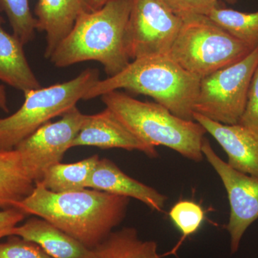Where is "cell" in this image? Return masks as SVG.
Here are the masks:
<instances>
[{"mask_svg":"<svg viewBox=\"0 0 258 258\" xmlns=\"http://www.w3.org/2000/svg\"><path fill=\"white\" fill-rule=\"evenodd\" d=\"M130 199L86 189L53 192L35 182L33 191L15 208L40 217L93 249L123 222Z\"/></svg>","mask_w":258,"mask_h":258,"instance_id":"cell-1","label":"cell"},{"mask_svg":"<svg viewBox=\"0 0 258 258\" xmlns=\"http://www.w3.org/2000/svg\"><path fill=\"white\" fill-rule=\"evenodd\" d=\"M130 10L131 0H110L96 11L83 10L50 56V62L63 69L96 61L108 77L118 74L131 60L126 41Z\"/></svg>","mask_w":258,"mask_h":258,"instance_id":"cell-2","label":"cell"},{"mask_svg":"<svg viewBox=\"0 0 258 258\" xmlns=\"http://www.w3.org/2000/svg\"><path fill=\"white\" fill-rule=\"evenodd\" d=\"M200 80L168 55L149 56L132 60L118 74L97 81L83 100L124 89L151 97L173 114L192 120Z\"/></svg>","mask_w":258,"mask_h":258,"instance_id":"cell-3","label":"cell"},{"mask_svg":"<svg viewBox=\"0 0 258 258\" xmlns=\"http://www.w3.org/2000/svg\"><path fill=\"white\" fill-rule=\"evenodd\" d=\"M101 98L106 108L144 143L169 148L195 162L205 158L202 145L207 132L196 120L183 119L159 103L139 101L119 91Z\"/></svg>","mask_w":258,"mask_h":258,"instance_id":"cell-4","label":"cell"},{"mask_svg":"<svg viewBox=\"0 0 258 258\" xmlns=\"http://www.w3.org/2000/svg\"><path fill=\"white\" fill-rule=\"evenodd\" d=\"M99 76L98 69H88L66 82L24 93L18 111L0 118V152L13 150L42 125L76 106Z\"/></svg>","mask_w":258,"mask_h":258,"instance_id":"cell-5","label":"cell"},{"mask_svg":"<svg viewBox=\"0 0 258 258\" xmlns=\"http://www.w3.org/2000/svg\"><path fill=\"white\" fill-rule=\"evenodd\" d=\"M254 47L240 41L205 15L183 19L168 56L200 79L238 62Z\"/></svg>","mask_w":258,"mask_h":258,"instance_id":"cell-6","label":"cell"},{"mask_svg":"<svg viewBox=\"0 0 258 258\" xmlns=\"http://www.w3.org/2000/svg\"><path fill=\"white\" fill-rule=\"evenodd\" d=\"M257 67L258 45L242 60L200 80L194 112L223 124H237Z\"/></svg>","mask_w":258,"mask_h":258,"instance_id":"cell-7","label":"cell"},{"mask_svg":"<svg viewBox=\"0 0 258 258\" xmlns=\"http://www.w3.org/2000/svg\"><path fill=\"white\" fill-rule=\"evenodd\" d=\"M182 23L161 0H131L126 30L129 58L168 55Z\"/></svg>","mask_w":258,"mask_h":258,"instance_id":"cell-8","label":"cell"},{"mask_svg":"<svg viewBox=\"0 0 258 258\" xmlns=\"http://www.w3.org/2000/svg\"><path fill=\"white\" fill-rule=\"evenodd\" d=\"M204 157L220 176L230 204L226 230L230 235L231 254L237 253L246 231L258 220V177L231 167L215 152L208 139L202 145Z\"/></svg>","mask_w":258,"mask_h":258,"instance_id":"cell-9","label":"cell"},{"mask_svg":"<svg viewBox=\"0 0 258 258\" xmlns=\"http://www.w3.org/2000/svg\"><path fill=\"white\" fill-rule=\"evenodd\" d=\"M85 115L77 106L61 115L60 120L47 122L15 148L21 154L35 182L40 181L50 166L60 162L72 148Z\"/></svg>","mask_w":258,"mask_h":258,"instance_id":"cell-10","label":"cell"},{"mask_svg":"<svg viewBox=\"0 0 258 258\" xmlns=\"http://www.w3.org/2000/svg\"><path fill=\"white\" fill-rule=\"evenodd\" d=\"M76 147L139 151L150 158L159 155L155 147L137 138L106 108L96 114L85 115L81 128L73 142L72 148Z\"/></svg>","mask_w":258,"mask_h":258,"instance_id":"cell-11","label":"cell"},{"mask_svg":"<svg viewBox=\"0 0 258 258\" xmlns=\"http://www.w3.org/2000/svg\"><path fill=\"white\" fill-rule=\"evenodd\" d=\"M227 156V164L236 170L258 177V132L240 124L227 125L194 113Z\"/></svg>","mask_w":258,"mask_h":258,"instance_id":"cell-12","label":"cell"},{"mask_svg":"<svg viewBox=\"0 0 258 258\" xmlns=\"http://www.w3.org/2000/svg\"><path fill=\"white\" fill-rule=\"evenodd\" d=\"M88 188L133 198L153 211L164 210L168 198L157 189L125 174L113 161L100 159L88 183Z\"/></svg>","mask_w":258,"mask_h":258,"instance_id":"cell-13","label":"cell"},{"mask_svg":"<svg viewBox=\"0 0 258 258\" xmlns=\"http://www.w3.org/2000/svg\"><path fill=\"white\" fill-rule=\"evenodd\" d=\"M11 235L35 242L52 258H94L93 249L38 217L16 226Z\"/></svg>","mask_w":258,"mask_h":258,"instance_id":"cell-14","label":"cell"},{"mask_svg":"<svg viewBox=\"0 0 258 258\" xmlns=\"http://www.w3.org/2000/svg\"><path fill=\"white\" fill-rule=\"evenodd\" d=\"M83 0H38L35 8L37 30L45 32V57L50 56L72 30L83 11Z\"/></svg>","mask_w":258,"mask_h":258,"instance_id":"cell-15","label":"cell"},{"mask_svg":"<svg viewBox=\"0 0 258 258\" xmlns=\"http://www.w3.org/2000/svg\"><path fill=\"white\" fill-rule=\"evenodd\" d=\"M0 17V81L23 93L42 88L30 67L24 45L3 27Z\"/></svg>","mask_w":258,"mask_h":258,"instance_id":"cell-16","label":"cell"},{"mask_svg":"<svg viewBox=\"0 0 258 258\" xmlns=\"http://www.w3.org/2000/svg\"><path fill=\"white\" fill-rule=\"evenodd\" d=\"M35 182L16 149L0 152V209L15 208L29 196Z\"/></svg>","mask_w":258,"mask_h":258,"instance_id":"cell-17","label":"cell"},{"mask_svg":"<svg viewBox=\"0 0 258 258\" xmlns=\"http://www.w3.org/2000/svg\"><path fill=\"white\" fill-rule=\"evenodd\" d=\"M94 258H161L154 240H143L134 227L113 231L93 249Z\"/></svg>","mask_w":258,"mask_h":258,"instance_id":"cell-18","label":"cell"},{"mask_svg":"<svg viewBox=\"0 0 258 258\" xmlns=\"http://www.w3.org/2000/svg\"><path fill=\"white\" fill-rule=\"evenodd\" d=\"M99 159V157L95 154L71 164L57 163L47 169L42 179L37 182L53 192L86 189Z\"/></svg>","mask_w":258,"mask_h":258,"instance_id":"cell-19","label":"cell"},{"mask_svg":"<svg viewBox=\"0 0 258 258\" xmlns=\"http://www.w3.org/2000/svg\"><path fill=\"white\" fill-rule=\"evenodd\" d=\"M208 17L232 36L252 47L257 46L258 11L242 13L217 6Z\"/></svg>","mask_w":258,"mask_h":258,"instance_id":"cell-20","label":"cell"},{"mask_svg":"<svg viewBox=\"0 0 258 258\" xmlns=\"http://www.w3.org/2000/svg\"><path fill=\"white\" fill-rule=\"evenodd\" d=\"M0 8L8 17L13 34L24 45L34 40L37 20L32 15L29 0H0Z\"/></svg>","mask_w":258,"mask_h":258,"instance_id":"cell-21","label":"cell"},{"mask_svg":"<svg viewBox=\"0 0 258 258\" xmlns=\"http://www.w3.org/2000/svg\"><path fill=\"white\" fill-rule=\"evenodd\" d=\"M169 215L171 221L181 234L179 242L169 252V254H174L187 237L200 230L205 219V212L195 202L181 200L173 205L169 212Z\"/></svg>","mask_w":258,"mask_h":258,"instance_id":"cell-22","label":"cell"},{"mask_svg":"<svg viewBox=\"0 0 258 258\" xmlns=\"http://www.w3.org/2000/svg\"><path fill=\"white\" fill-rule=\"evenodd\" d=\"M0 258H52L36 243L18 236H9L0 243Z\"/></svg>","mask_w":258,"mask_h":258,"instance_id":"cell-23","label":"cell"},{"mask_svg":"<svg viewBox=\"0 0 258 258\" xmlns=\"http://www.w3.org/2000/svg\"><path fill=\"white\" fill-rule=\"evenodd\" d=\"M176 16L184 19L194 15L208 16L218 6V0H161Z\"/></svg>","mask_w":258,"mask_h":258,"instance_id":"cell-24","label":"cell"},{"mask_svg":"<svg viewBox=\"0 0 258 258\" xmlns=\"http://www.w3.org/2000/svg\"><path fill=\"white\" fill-rule=\"evenodd\" d=\"M238 124L258 132V67L251 81L245 108Z\"/></svg>","mask_w":258,"mask_h":258,"instance_id":"cell-25","label":"cell"},{"mask_svg":"<svg viewBox=\"0 0 258 258\" xmlns=\"http://www.w3.org/2000/svg\"><path fill=\"white\" fill-rule=\"evenodd\" d=\"M26 214L17 208L0 210V240L9 237L11 231L26 217Z\"/></svg>","mask_w":258,"mask_h":258,"instance_id":"cell-26","label":"cell"},{"mask_svg":"<svg viewBox=\"0 0 258 258\" xmlns=\"http://www.w3.org/2000/svg\"><path fill=\"white\" fill-rule=\"evenodd\" d=\"M110 0H83V9L86 11H96L103 8Z\"/></svg>","mask_w":258,"mask_h":258,"instance_id":"cell-27","label":"cell"},{"mask_svg":"<svg viewBox=\"0 0 258 258\" xmlns=\"http://www.w3.org/2000/svg\"><path fill=\"white\" fill-rule=\"evenodd\" d=\"M0 108L5 112H8V98L4 86L0 85Z\"/></svg>","mask_w":258,"mask_h":258,"instance_id":"cell-28","label":"cell"},{"mask_svg":"<svg viewBox=\"0 0 258 258\" xmlns=\"http://www.w3.org/2000/svg\"><path fill=\"white\" fill-rule=\"evenodd\" d=\"M227 1L229 2V3H235L237 0H227Z\"/></svg>","mask_w":258,"mask_h":258,"instance_id":"cell-29","label":"cell"}]
</instances>
